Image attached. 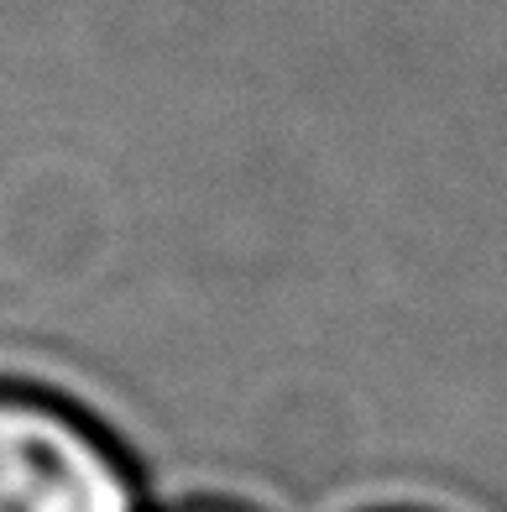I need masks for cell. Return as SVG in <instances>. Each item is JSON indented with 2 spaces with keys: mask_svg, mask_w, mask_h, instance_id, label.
Segmentation results:
<instances>
[{
  "mask_svg": "<svg viewBox=\"0 0 507 512\" xmlns=\"http://www.w3.org/2000/svg\"><path fill=\"white\" fill-rule=\"evenodd\" d=\"M0 512H152L121 445L58 392L0 382Z\"/></svg>",
  "mask_w": 507,
  "mask_h": 512,
  "instance_id": "cell-1",
  "label": "cell"
},
{
  "mask_svg": "<svg viewBox=\"0 0 507 512\" xmlns=\"http://www.w3.org/2000/svg\"><path fill=\"white\" fill-rule=\"evenodd\" d=\"M152 512H246V507H230V502H157Z\"/></svg>",
  "mask_w": 507,
  "mask_h": 512,
  "instance_id": "cell-2",
  "label": "cell"
}]
</instances>
